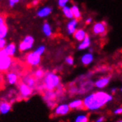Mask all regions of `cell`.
I'll list each match as a JSON object with an SVG mask.
<instances>
[{
	"label": "cell",
	"mask_w": 122,
	"mask_h": 122,
	"mask_svg": "<svg viewBox=\"0 0 122 122\" xmlns=\"http://www.w3.org/2000/svg\"><path fill=\"white\" fill-rule=\"evenodd\" d=\"M59 95L56 91H45L43 92V100L51 109H54L57 106V99Z\"/></svg>",
	"instance_id": "obj_3"
},
{
	"label": "cell",
	"mask_w": 122,
	"mask_h": 122,
	"mask_svg": "<svg viewBox=\"0 0 122 122\" xmlns=\"http://www.w3.org/2000/svg\"><path fill=\"white\" fill-rule=\"evenodd\" d=\"M69 0H58V5L60 7H64L66 6V4L68 2Z\"/></svg>",
	"instance_id": "obj_28"
},
{
	"label": "cell",
	"mask_w": 122,
	"mask_h": 122,
	"mask_svg": "<svg viewBox=\"0 0 122 122\" xmlns=\"http://www.w3.org/2000/svg\"><path fill=\"white\" fill-rule=\"evenodd\" d=\"M118 122H122V121H118Z\"/></svg>",
	"instance_id": "obj_36"
},
{
	"label": "cell",
	"mask_w": 122,
	"mask_h": 122,
	"mask_svg": "<svg viewBox=\"0 0 122 122\" xmlns=\"http://www.w3.org/2000/svg\"><path fill=\"white\" fill-rule=\"evenodd\" d=\"M107 30V24L104 21L97 22L93 26V32L95 35H104Z\"/></svg>",
	"instance_id": "obj_9"
},
{
	"label": "cell",
	"mask_w": 122,
	"mask_h": 122,
	"mask_svg": "<svg viewBox=\"0 0 122 122\" xmlns=\"http://www.w3.org/2000/svg\"><path fill=\"white\" fill-rule=\"evenodd\" d=\"M71 11H72V13H73V16L74 18L76 20L80 19L82 16V14H81V12H80V10L79 7L76 5H74L71 7Z\"/></svg>",
	"instance_id": "obj_20"
},
{
	"label": "cell",
	"mask_w": 122,
	"mask_h": 122,
	"mask_svg": "<svg viewBox=\"0 0 122 122\" xmlns=\"http://www.w3.org/2000/svg\"><path fill=\"white\" fill-rule=\"evenodd\" d=\"M92 22V18H88L85 20V24H90Z\"/></svg>",
	"instance_id": "obj_34"
},
{
	"label": "cell",
	"mask_w": 122,
	"mask_h": 122,
	"mask_svg": "<svg viewBox=\"0 0 122 122\" xmlns=\"http://www.w3.org/2000/svg\"><path fill=\"white\" fill-rule=\"evenodd\" d=\"M45 49H46V48H45V46H40L39 47H38V49L35 51L36 52V53H38L39 55H42L43 54V52L45 51Z\"/></svg>",
	"instance_id": "obj_27"
},
{
	"label": "cell",
	"mask_w": 122,
	"mask_h": 122,
	"mask_svg": "<svg viewBox=\"0 0 122 122\" xmlns=\"http://www.w3.org/2000/svg\"><path fill=\"white\" fill-rule=\"evenodd\" d=\"M42 30H43V32L45 34L46 36L49 37L51 35V26L47 22H45L44 24H43V27H42Z\"/></svg>",
	"instance_id": "obj_22"
},
{
	"label": "cell",
	"mask_w": 122,
	"mask_h": 122,
	"mask_svg": "<svg viewBox=\"0 0 122 122\" xmlns=\"http://www.w3.org/2000/svg\"><path fill=\"white\" fill-rule=\"evenodd\" d=\"M41 55H39L36 51H32L28 53L26 56V62L29 66H37L41 62Z\"/></svg>",
	"instance_id": "obj_6"
},
{
	"label": "cell",
	"mask_w": 122,
	"mask_h": 122,
	"mask_svg": "<svg viewBox=\"0 0 122 122\" xmlns=\"http://www.w3.org/2000/svg\"><path fill=\"white\" fill-rule=\"evenodd\" d=\"M6 46V41L5 38H0V49H2Z\"/></svg>",
	"instance_id": "obj_30"
},
{
	"label": "cell",
	"mask_w": 122,
	"mask_h": 122,
	"mask_svg": "<svg viewBox=\"0 0 122 122\" xmlns=\"http://www.w3.org/2000/svg\"><path fill=\"white\" fill-rule=\"evenodd\" d=\"M19 0H9V4L10 7H13L15 3L19 2Z\"/></svg>",
	"instance_id": "obj_31"
},
{
	"label": "cell",
	"mask_w": 122,
	"mask_h": 122,
	"mask_svg": "<svg viewBox=\"0 0 122 122\" xmlns=\"http://www.w3.org/2000/svg\"><path fill=\"white\" fill-rule=\"evenodd\" d=\"M44 75H45L44 71H43V69H41V68H38L37 70L35 71L33 76L36 78L37 80H40L43 79V76H44Z\"/></svg>",
	"instance_id": "obj_24"
},
{
	"label": "cell",
	"mask_w": 122,
	"mask_h": 122,
	"mask_svg": "<svg viewBox=\"0 0 122 122\" xmlns=\"http://www.w3.org/2000/svg\"><path fill=\"white\" fill-rule=\"evenodd\" d=\"M109 81H110L109 77H102L98 81L96 82L95 85L97 87H98V88H104V87H105L108 84Z\"/></svg>",
	"instance_id": "obj_19"
},
{
	"label": "cell",
	"mask_w": 122,
	"mask_h": 122,
	"mask_svg": "<svg viewBox=\"0 0 122 122\" xmlns=\"http://www.w3.org/2000/svg\"><path fill=\"white\" fill-rule=\"evenodd\" d=\"M34 43V38L31 36H26L24 40L20 43L19 49L21 51H24L28 49H30Z\"/></svg>",
	"instance_id": "obj_8"
},
{
	"label": "cell",
	"mask_w": 122,
	"mask_h": 122,
	"mask_svg": "<svg viewBox=\"0 0 122 122\" xmlns=\"http://www.w3.org/2000/svg\"><path fill=\"white\" fill-rule=\"evenodd\" d=\"M112 99V97L102 91L96 92L87 97L83 101L84 110H97L103 107Z\"/></svg>",
	"instance_id": "obj_1"
},
{
	"label": "cell",
	"mask_w": 122,
	"mask_h": 122,
	"mask_svg": "<svg viewBox=\"0 0 122 122\" xmlns=\"http://www.w3.org/2000/svg\"><path fill=\"white\" fill-rule=\"evenodd\" d=\"M19 91L20 97L22 99H28L33 94L34 90L29 87L27 84L22 82L21 81L19 83Z\"/></svg>",
	"instance_id": "obj_5"
},
{
	"label": "cell",
	"mask_w": 122,
	"mask_h": 122,
	"mask_svg": "<svg viewBox=\"0 0 122 122\" xmlns=\"http://www.w3.org/2000/svg\"><path fill=\"white\" fill-rule=\"evenodd\" d=\"M93 57L91 53H87L82 57L81 61L84 65H88L93 61Z\"/></svg>",
	"instance_id": "obj_21"
},
{
	"label": "cell",
	"mask_w": 122,
	"mask_h": 122,
	"mask_svg": "<svg viewBox=\"0 0 122 122\" xmlns=\"http://www.w3.org/2000/svg\"><path fill=\"white\" fill-rule=\"evenodd\" d=\"M90 45H91V38L88 35H87L85 39L80 43L79 46H78V49H80V50L85 49L87 48H88Z\"/></svg>",
	"instance_id": "obj_18"
},
{
	"label": "cell",
	"mask_w": 122,
	"mask_h": 122,
	"mask_svg": "<svg viewBox=\"0 0 122 122\" xmlns=\"http://www.w3.org/2000/svg\"><path fill=\"white\" fill-rule=\"evenodd\" d=\"M21 81L22 82L25 83V84H27L29 87H30V88L32 89H33L34 91L36 89V87H37V85H38V82H37V80L33 76H31V75H24Z\"/></svg>",
	"instance_id": "obj_10"
},
{
	"label": "cell",
	"mask_w": 122,
	"mask_h": 122,
	"mask_svg": "<svg viewBox=\"0 0 122 122\" xmlns=\"http://www.w3.org/2000/svg\"><path fill=\"white\" fill-rule=\"evenodd\" d=\"M11 104L6 101H1L0 102V113L2 115L7 114L11 110Z\"/></svg>",
	"instance_id": "obj_12"
},
{
	"label": "cell",
	"mask_w": 122,
	"mask_h": 122,
	"mask_svg": "<svg viewBox=\"0 0 122 122\" xmlns=\"http://www.w3.org/2000/svg\"><path fill=\"white\" fill-rule=\"evenodd\" d=\"M121 91H122V88H121Z\"/></svg>",
	"instance_id": "obj_37"
},
{
	"label": "cell",
	"mask_w": 122,
	"mask_h": 122,
	"mask_svg": "<svg viewBox=\"0 0 122 122\" xmlns=\"http://www.w3.org/2000/svg\"><path fill=\"white\" fill-rule=\"evenodd\" d=\"M88 116H80L76 118L75 122H88Z\"/></svg>",
	"instance_id": "obj_26"
},
{
	"label": "cell",
	"mask_w": 122,
	"mask_h": 122,
	"mask_svg": "<svg viewBox=\"0 0 122 122\" xmlns=\"http://www.w3.org/2000/svg\"><path fill=\"white\" fill-rule=\"evenodd\" d=\"M114 113H115V114H121V113H122V107L118 108L116 110H115Z\"/></svg>",
	"instance_id": "obj_32"
},
{
	"label": "cell",
	"mask_w": 122,
	"mask_h": 122,
	"mask_svg": "<svg viewBox=\"0 0 122 122\" xmlns=\"http://www.w3.org/2000/svg\"><path fill=\"white\" fill-rule=\"evenodd\" d=\"M66 63L68 65H70V66L73 65V64H74V59H73V57H71V56L67 57L66 58Z\"/></svg>",
	"instance_id": "obj_29"
},
{
	"label": "cell",
	"mask_w": 122,
	"mask_h": 122,
	"mask_svg": "<svg viewBox=\"0 0 122 122\" xmlns=\"http://www.w3.org/2000/svg\"><path fill=\"white\" fill-rule=\"evenodd\" d=\"M7 34V27L6 24L0 26V38H5Z\"/></svg>",
	"instance_id": "obj_25"
},
{
	"label": "cell",
	"mask_w": 122,
	"mask_h": 122,
	"mask_svg": "<svg viewBox=\"0 0 122 122\" xmlns=\"http://www.w3.org/2000/svg\"><path fill=\"white\" fill-rule=\"evenodd\" d=\"M86 36H87V34L85 31L82 29L76 30L75 32L74 33V38L78 41H82L86 37Z\"/></svg>",
	"instance_id": "obj_14"
},
{
	"label": "cell",
	"mask_w": 122,
	"mask_h": 122,
	"mask_svg": "<svg viewBox=\"0 0 122 122\" xmlns=\"http://www.w3.org/2000/svg\"><path fill=\"white\" fill-rule=\"evenodd\" d=\"M51 8L50 7H44L40 9L38 12H37V15L38 17H41V18H43V17H46L48 16L51 13Z\"/></svg>",
	"instance_id": "obj_16"
},
{
	"label": "cell",
	"mask_w": 122,
	"mask_h": 122,
	"mask_svg": "<svg viewBox=\"0 0 122 122\" xmlns=\"http://www.w3.org/2000/svg\"><path fill=\"white\" fill-rule=\"evenodd\" d=\"M6 80L8 84L11 85H16L19 82V75L15 71H10L7 72L6 75Z\"/></svg>",
	"instance_id": "obj_11"
},
{
	"label": "cell",
	"mask_w": 122,
	"mask_h": 122,
	"mask_svg": "<svg viewBox=\"0 0 122 122\" xmlns=\"http://www.w3.org/2000/svg\"><path fill=\"white\" fill-rule=\"evenodd\" d=\"M5 51H6V53L7 54V55H9L10 57H13L16 51V46L14 43H9L8 45H7L5 48H4Z\"/></svg>",
	"instance_id": "obj_17"
},
{
	"label": "cell",
	"mask_w": 122,
	"mask_h": 122,
	"mask_svg": "<svg viewBox=\"0 0 122 122\" xmlns=\"http://www.w3.org/2000/svg\"><path fill=\"white\" fill-rule=\"evenodd\" d=\"M63 13L66 18H68L69 19H72L74 18L71 7H69L68 6H65L64 7H63Z\"/></svg>",
	"instance_id": "obj_23"
},
{
	"label": "cell",
	"mask_w": 122,
	"mask_h": 122,
	"mask_svg": "<svg viewBox=\"0 0 122 122\" xmlns=\"http://www.w3.org/2000/svg\"><path fill=\"white\" fill-rule=\"evenodd\" d=\"M104 119V117H101V118H99V119H97V121H96V122H102Z\"/></svg>",
	"instance_id": "obj_35"
},
{
	"label": "cell",
	"mask_w": 122,
	"mask_h": 122,
	"mask_svg": "<svg viewBox=\"0 0 122 122\" xmlns=\"http://www.w3.org/2000/svg\"><path fill=\"white\" fill-rule=\"evenodd\" d=\"M78 25V21L75 19H71L67 24V32L69 35H72L76 30V27Z\"/></svg>",
	"instance_id": "obj_13"
},
{
	"label": "cell",
	"mask_w": 122,
	"mask_h": 122,
	"mask_svg": "<svg viewBox=\"0 0 122 122\" xmlns=\"http://www.w3.org/2000/svg\"><path fill=\"white\" fill-rule=\"evenodd\" d=\"M70 108L72 109H76V110H84L83 106V101L82 100H74L68 104Z\"/></svg>",
	"instance_id": "obj_15"
},
{
	"label": "cell",
	"mask_w": 122,
	"mask_h": 122,
	"mask_svg": "<svg viewBox=\"0 0 122 122\" xmlns=\"http://www.w3.org/2000/svg\"><path fill=\"white\" fill-rule=\"evenodd\" d=\"M4 24H5V19L3 18V16H2L1 15H0V26H2Z\"/></svg>",
	"instance_id": "obj_33"
},
{
	"label": "cell",
	"mask_w": 122,
	"mask_h": 122,
	"mask_svg": "<svg viewBox=\"0 0 122 122\" xmlns=\"http://www.w3.org/2000/svg\"><path fill=\"white\" fill-rule=\"evenodd\" d=\"M13 64L12 57L7 55L4 49H0V71H6Z\"/></svg>",
	"instance_id": "obj_4"
},
{
	"label": "cell",
	"mask_w": 122,
	"mask_h": 122,
	"mask_svg": "<svg viewBox=\"0 0 122 122\" xmlns=\"http://www.w3.org/2000/svg\"><path fill=\"white\" fill-rule=\"evenodd\" d=\"M60 77L54 72H46L43 78L42 83L45 91H55L61 84Z\"/></svg>",
	"instance_id": "obj_2"
},
{
	"label": "cell",
	"mask_w": 122,
	"mask_h": 122,
	"mask_svg": "<svg viewBox=\"0 0 122 122\" xmlns=\"http://www.w3.org/2000/svg\"><path fill=\"white\" fill-rule=\"evenodd\" d=\"M71 108L69 107L68 104H62L60 105H57L53 109V114L56 116H65L71 111Z\"/></svg>",
	"instance_id": "obj_7"
}]
</instances>
